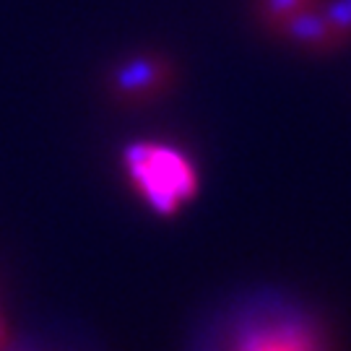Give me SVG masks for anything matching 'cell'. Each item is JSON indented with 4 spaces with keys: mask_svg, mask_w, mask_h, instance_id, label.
<instances>
[{
    "mask_svg": "<svg viewBox=\"0 0 351 351\" xmlns=\"http://www.w3.org/2000/svg\"><path fill=\"white\" fill-rule=\"evenodd\" d=\"M175 78L172 65L159 55H141L130 58L125 65H120L112 73V88L117 97H125L130 101L151 99L169 88Z\"/></svg>",
    "mask_w": 351,
    "mask_h": 351,
    "instance_id": "obj_3",
    "label": "cell"
},
{
    "mask_svg": "<svg viewBox=\"0 0 351 351\" xmlns=\"http://www.w3.org/2000/svg\"><path fill=\"white\" fill-rule=\"evenodd\" d=\"M320 0H258L261 5V16L268 26L281 29L284 24H289L291 19L302 16L304 11L315 8Z\"/></svg>",
    "mask_w": 351,
    "mask_h": 351,
    "instance_id": "obj_4",
    "label": "cell"
},
{
    "mask_svg": "<svg viewBox=\"0 0 351 351\" xmlns=\"http://www.w3.org/2000/svg\"><path fill=\"white\" fill-rule=\"evenodd\" d=\"M320 11L326 16L336 45H343L351 37V0H323Z\"/></svg>",
    "mask_w": 351,
    "mask_h": 351,
    "instance_id": "obj_5",
    "label": "cell"
},
{
    "mask_svg": "<svg viewBox=\"0 0 351 351\" xmlns=\"http://www.w3.org/2000/svg\"><path fill=\"white\" fill-rule=\"evenodd\" d=\"M133 190L159 216H175L198 195L201 177L185 151L159 141H136L123 154Z\"/></svg>",
    "mask_w": 351,
    "mask_h": 351,
    "instance_id": "obj_1",
    "label": "cell"
},
{
    "mask_svg": "<svg viewBox=\"0 0 351 351\" xmlns=\"http://www.w3.org/2000/svg\"><path fill=\"white\" fill-rule=\"evenodd\" d=\"M229 351H323V343L297 313H271L250 320L237 330Z\"/></svg>",
    "mask_w": 351,
    "mask_h": 351,
    "instance_id": "obj_2",
    "label": "cell"
}]
</instances>
